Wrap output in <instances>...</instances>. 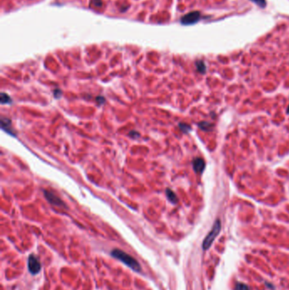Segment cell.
<instances>
[{
    "instance_id": "7",
    "label": "cell",
    "mask_w": 289,
    "mask_h": 290,
    "mask_svg": "<svg viewBox=\"0 0 289 290\" xmlns=\"http://www.w3.org/2000/svg\"><path fill=\"white\" fill-rule=\"evenodd\" d=\"M198 127L200 129H202L203 131H205V132H210L211 130H212L213 125L211 123H209V122H206V121H202V122H199L198 124Z\"/></svg>"
},
{
    "instance_id": "3",
    "label": "cell",
    "mask_w": 289,
    "mask_h": 290,
    "mask_svg": "<svg viewBox=\"0 0 289 290\" xmlns=\"http://www.w3.org/2000/svg\"><path fill=\"white\" fill-rule=\"evenodd\" d=\"M28 270L32 275H37L41 271L40 261L34 254H31L28 257Z\"/></svg>"
},
{
    "instance_id": "9",
    "label": "cell",
    "mask_w": 289,
    "mask_h": 290,
    "mask_svg": "<svg viewBox=\"0 0 289 290\" xmlns=\"http://www.w3.org/2000/svg\"><path fill=\"white\" fill-rule=\"evenodd\" d=\"M166 195H167V197H168L169 200L171 201V202L174 203V204H176L177 202V197H176V195L175 194V193H173L172 190L171 189H166Z\"/></svg>"
},
{
    "instance_id": "8",
    "label": "cell",
    "mask_w": 289,
    "mask_h": 290,
    "mask_svg": "<svg viewBox=\"0 0 289 290\" xmlns=\"http://www.w3.org/2000/svg\"><path fill=\"white\" fill-rule=\"evenodd\" d=\"M1 124H2V128L4 129L5 131L9 133H11V130L9 129L11 125L10 120L6 119V118H2V121H1Z\"/></svg>"
},
{
    "instance_id": "14",
    "label": "cell",
    "mask_w": 289,
    "mask_h": 290,
    "mask_svg": "<svg viewBox=\"0 0 289 290\" xmlns=\"http://www.w3.org/2000/svg\"><path fill=\"white\" fill-rule=\"evenodd\" d=\"M236 290H250L249 288L243 283H238L236 287Z\"/></svg>"
},
{
    "instance_id": "18",
    "label": "cell",
    "mask_w": 289,
    "mask_h": 290,
    "mask_svg": "<svg viewBox=\"0 0 289 290\" xmlns=\"http://www.w3.org/2000/svg\"><path fill=\"white\" fill-rule=\"evenodd\" d=\"M287 114H289V106H288V108H287Z\"/></svg>"
},
{
    "instance_id": "5",
    "label": "cell",
    "mask_w": 289,
    "mask_h": 290,
    "mask_svg": "<svg viewBox=\"0 0 289 290\" xmlns=\"http://www.w3.org/2000/svg\"><path fill=\"white\" fill-rule=\"evenodd\" d=\"M44 195H45V197L46 198L48 199V201L52 205H58V206H65V204L63 203V201L59 198V197H57L56 195H54V194H52L50 192L48 191H44Z\"/></svg>"
},
{
    "instance_id": "12",
    "label": "cell",
    "mask_w": 289,
    "mask_h": 290,
    "mask_svg": "<svg viewBox=\"0 0 289 290\" xmlns=\"http://www.w3.org/2000/svg\"><path fill=\"white\" fill-rule=\"evenodd\" d=\"M253 3H254L255 4H257L258 6H260L261 8H265V5H266V2H265V0H251Z\"/></svg>"
},
{
    "instance_id": "13",
    "label": "cell",
    "mask_w": 289,
    "mask_h": 290,
    "mask_svg": "<svg viewBox=\"0 0 289 290\" xmlns=\"http://www.w3.org/2000/svg\"><path fill=\"white\" fill-rule=\"evenodd\" d=\"M179 127L183 132H188L191 130V127L187 124H184V123H180Z\"/></svg>"
},
{
    "instance_id": "10",
    "label": "cell",
    "mask_w": 289,
    "mask_h": 290,
    "mask_svg": "<svg viewBox=\"0 0 289 290\" xmlns=\"http://www.w3.org/2000/svg\"><path fill=\"white\" fill-rule=\"evenodd\" d=\"M196 67H197V70L199 71L200 73L204 74L206 70V66H205V63L201 61V60H198L196 62Z\"/></svg>"
},
{
    "instance_id": "6",
    "label": "cell",
    "mask_w": 289,
    "mask_h": 290,
    "mask_svg": "<svg viewBox=\"0 0 289 290\" xmlns=\"http://www.w3.org/2000/svg\"><path fill=\"white\" fill-rule=\"evenodd\" d=\"M193 170L195 172L198 173V174L202 173L205 168V160L201 158L194 159L193 161Z\"/></svg>"
},
{
    "instance_id": "15",
    "label": "cell",
    "mask_w": 289,
    "mask_h": 290,
    "mask_svg": "<svg viewBox=\"0 0 289 290\" xmlns=\"http://www.w3.org/2000/svg\"><path fill=\"white\" fill-rule=\"evenodd\" d=\"M93 3L95 4L96 7H101L103 5V2L101 0H93Z\"/></svg>"
},
{
    "instance_id": "2",
    "label": "cell",
    "mask_w": 289,
    "mask_h": 290,
    "mask_svg": "<svg viewBox=\"0 0 289 290\" xmlns=\"http://www.w3.org/2000/svg\"><path fill=\"white\" fill-rule=\"evenodd\" d=\"M220 229H221V222L220 220H216L211 231L209 232V234L206 236V238L203 242V249L204 250H207L208 249H209V247L212 245L213 242L215 241L216 237L219 235Z\"/></svg>"
},
{
    "instance_id": "16",
    "label": "cell",
    "mask_w": 289,
    "mask_h": 290,
    "mask_svg": "<svg viewBox=\"0 0 289 290\" xmlns=\"http://www.w3.org/2000/svg\"><path fill=\"white\" fill-rule=\"evenodd\" d=\"M54 94L55 97H56V98L58 99V98H59V96L61 95V92H60L59 90H58V89H56V90H55L54 92Z\"/></svg>"
},
{
    "instance_id": "11",
    "label": "cell",
    "mask_w": 289,
    "mask_h": 290,
    "mask_svg": "<svg viewBox=\"0 0 289 290\" xmlns=\"http://www.w3.org/2000/svg\"><path fill=\"white\" fill-rule=\"evenodd\" d=\"M12 103V99H10V97L8 95L7 93H4L2 92L1 93V104H10Z\"/></svg>"
},
{
    "instance_id": "1",
    "label": "cell",
    "mask_w": 289,
    "mask_h": 290,
    "mask_svg": "<svg viewBox=\"0 0 289 290\" xmlns=\"http://www.w3.org/2000/svg\"><path fill=\"white\" fill-rule=\"evenodd\" d=\"M112 256L114 257L115 259H117L119 261H121V262H123L125 265H126L127 266H129L130 268L132 269L133 271L135 272H140L141 271V266L138 263V261H137L136 259L131 256L130 254H126L124 251H122L121 250H113V251L111 252Z\"/></svg>"
},
{
    "instance_id": "17",
    "label": "cell",
    "mask_w": 289,
    "mask_h": 290,
    "mask_svg": "<svg viewBox=\"0 0 289 290\" xmlns=\"http://www.w3.org/2000/svg\"><path fill=\"white\" fill-rule=\"evenodd\" d=\"M97 101H98L99 104H103L105 101V99H104L103 97H98V98H97Z\"/></svg>"
},
{
    "instance_id": "4",
    "label": "cell",
    "mask_w": 289,
    "mask_h": 290,
    "mask_svg": "<svg viewBox=\"0 0 289 290\" xmlns=\"http://www.w3.org/2000/svg\"><path fill=\"white\" fill-rule=\"evenodd\" d=\"M200 19V13L198 11H193L182 17L181 22L183 25H193L198 22Z\"/></svg>"
}]
</instances>
